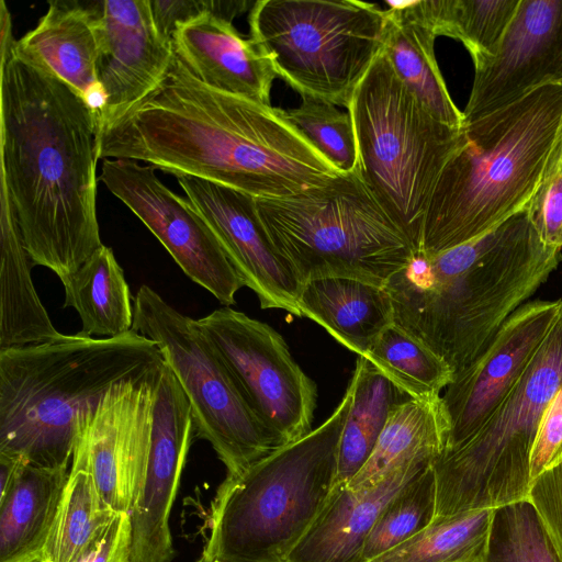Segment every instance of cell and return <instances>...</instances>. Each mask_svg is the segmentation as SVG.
Returning a JSON list of instances; mask_svg holds the SVG:
<instances>
[{
  "label": "cell",
  "instance_id": "6da1fadb",
  "mask_svg": "<svg viewBox=\"0 0 562 562\" xmlns=\"http://www.w3.org/2000/svg\"><path fill=\"white\" fill-rule=\"evenodd\" d=\"M98 156L140 160L257 199L294 196L340 173L285 110L204 85L176 53L158 86L100 130Z\"/></svg>",
  "mask_w": 562,
  "mask_h": 562
},
{
  "label": "cell",
  "instance_id": "7a4b0ae2",
  "mask_svg": "<svg viewBox=\"0 0 562 562\" xmlns=\"http://www.w3.org/2000/svg\"><path fill=\"white\" fill-rule=\"evenodd\" d=\"M0 70L1 189L34 266L64 281L103 245L97 216L98 116L75 89L15 44Z\"/></svg>",
  "mask_w": 562,
  "mask_h": 562
},
{
  "label": "cell",
  "instance_id": "3957f363",
  "mask_svg": "<svg viewBox=\"0 0 562 562\" xmlns=\"http://www.w3.org/2000/svg\"><path fill=\"white\" fill-rule=\"evenodd\" d=\"M527 211L438 255H416L383 285L393 323L432 350L453 376L488 347L502 325L562 260Z\"/></svg>",
  "mask_w": 562,
  "mask_h": 562
},
{
  "label": "cell",
  "instance_id": "277c9868",
  "mask_svg": "<svg viewBox=\"0 0 562 562\" xmlns=\"http://www.w3.org/2000/svg\"><path fill=\"white\" fill-rule=\"evenodd\" d=\"M161 352L131 330L64 335L0 350V454L68 468L78 423L114 384L159 368Z\"/></svg>",
  "mask_w": 562,
  "mask_h": 562
},
{
  "label": "cell",
  "instance_id": "5b68a950",
  "mask_svg": "<svg viewBox=\"0 0 562 562\" xmlns=\"http://www.w3.org/2000/svg\"><path fill=\"white\" fill-rule=\"evenodd\" d=\"M562 114V83L540 86L462 126L426 211L419 250L431 257L525 210L541 180Z\"/></svg>",
  "mask_w": 562,
  "mask_h": 562
},
{
  "label": "cell",
  "instance_id": "8992f818",
  "mask_svg": "<svg viewBox=\"0 0 562 562\" xmlns=\"http://www.w3.org/2000/svg\"><path fill=\"white\" fill-rule=\"evenodd\" d=\"M352 385L334 413L304 437L236 475L211 505L200 562H286L337 484L338 450Z\"/></svg>",
  "mask_w": 562,
  "mask_h": 562
},
{
  "label": "cell",
  "instance_id": "52a82bcc",
  "mask_svg": "<svg viewBox=\"0 0 562 562\" xmlns=\"http://www.w3.org/2000/svg\"><path fill=\"white\" fill-rule=\"evenodd\" d=\"M255 199L271 240L302 283L345 277L383 286L417 254L358 168L294 196Z\"/></svg>",
  "mask_w": 562,
  "mask_h": 562
},
{
  "label": "cell",
  "instance_id": "ba28073f",
  "mask_svg": "<svg viewBox=\"0 0 562 562\" xmlns=\"http://www.w3.org/2000/svg\"><path fill=\"white\" fill-rule=\"evenodd\" d=\"M347 109L360 175L418 252L429 200L442 168L463 142L462 127L432 116L382 50Z\"/></svg>",
  "mask_w": 562,
  "mask_h": 562
},
{
  "label": "cell",
  "instance_id": "9c48e42d",
  "mask_svg": "<svg viewBox=\"0 0 562 562\" xmlns=\"http://www.w3.org/2000/svg\"><path fill=\"white\" fill-rule=\"evenodd\" d=\"M561 385L562 307L503 403L472 437L434 460L436 517L528 498L532 447L542 415Z\"/></svg>",
  "mask_w": 562,
  "mask_h": 562
},
{
  "label": "cell",
  "instance_id": "30bf717a",
  "mask_svg": "<svg viewBox=\"0 0 562 562\" xmlns=\"http://www.w3.org/2000/svg\"><path fill=\"white\" fill-rule=\"evenodd\" d=\"M250 38L301 97L348 106L382 50L385 10L357 0H259Z\"/></svg>",
  "mask_w": 562,
  "mask_h": 562
},
{
  "label": "cell",
  "instance_id": "8fae6325",
  "mask_svg": "<svg viewBox=\"0 0 562 562\" xmlns=\"http://www.w3.org/2000/svg\"><path fill=\"white\" fill-rule=\"evenodd\" d=\"M133 330L159 348L188 398L196 436L211 443L227 475L243 472L282 447L247 404L195 319L146 284L134 299Z\"/></svg>",
  "mask_w": 562,
  "mask_h": 562
},
{
  "label": "cell",
  "instance_id": "7c38bea8",
  "mask_svg": "<svg viewBox=\"0 0 562 562\" xmlns=\"http://www.w3.org/2000/svg\"><path fill=\"white\" fill-rule=\"evenodd\" d=\"M245 401L282 446L312 429L317 389L270 325L223 306L195 319Z\"/></svg>",
  "mask_w": 562,
  "mask_h": 562
},
{
  "label": "cell",
  "instance_id": "4fadbf2b",
  "mask_svg": "<svg viewBox=\"0 0 562 562\" xmlns=\"http://www.w3.org/2000/svg\"><path fill=\"white\" fill-rule=\"evenodd\" d=\"M162 366L114 384L78 423L70 467L116 513H130L145 476Z\"/></svg>",
  "mask_w": 562,
  "mask_h": 562
},
{
  "label": "cell",
  "instance_id": "5bb4252c",
  "mask_svg": "<svg viewBox=\"0 0 562 562\" xmlns=\"http://www.w3.org/2000/svg\"><path fill=\"white\" fill-rule=\"evenodd\" d=\"M100 180L156 236L186 276L224 306L245 286L209 224L182 196L132 159H103Z\"/></svg>",
  "mask_w": 562,
  "mask_h": 562
},
{
  "label": "cell",
  "instance_id": "9a60e30c",
  "mask_svg": "<svg viewBox=\"0 0 562 562\" xmlns=\"http://www.w3.org/2000/svg\"><path fill=\"white\" fill-rule=\"evenodd\" d=\"M562 307V299L522 304L486 350L453 376L441 395L449 430L443 451L472 437L521 378ZM442 451V452H443Z\"/></svg>",
  "mask_w": 562,
  "mask_h": 562
},
{
  "label": "cell",
  "instance_id": "2e32d148",
  "mask_svg": "<svg viewBox=\"0 0 562 562\" xmlns=\"http://www.w3.org/2000/svg\"><path fill=\"white\" fill-rule=\"evenodd\" d=\"M176 178L211 227L244 285L257 295L261 308H280L301 317L302 282L271 240L256 199L194 177Z\"/></svg>",
  "mask_w": 562,
  "mask_h": 562
},
{
  "label": "cell",
  "instance_id": "e0dca14e",
  "mask_svg": "<svg viewBox=\"0 0 562 562\" xmlns=\"http://www.w3.org/2000/svg\"><path fill=\"white\" fill-rule=\"evenodd\" d=\"M196 436L188 398L165 363L154 411L151 441L144 480L128 513L131 562H171L169 527L187 456Z\"/></svg>",
  "mask_w": 562,
  "mask_h": 562
},
{
  "label": "cell",
  "instance_id": "ac0fdd59",
  "mask_svg": "<svg viewBox=\"0 0 562 562\" xmlns=\"http://www.w3.org/2000/svg\"><path fill=\"white\" fill-rule=\"evenodd\" d=\"M474 68L464 123L562 83V0H521L497 53Z\"/></svg>",
  "mask_w": 562,
  "mask_h": 562
},
{
  "label": "cell",
  "instance_id": "d6986e66",
  "mask_svg": "<svg viewBox=\"0 0 562 562\" xmlns=\"http://www.w3.org/2000/svg\"><path fill=\"white\" fill-rule=\"evenodd\" d=\"M98 81L106 97L100 130L148 95L175 57L154 22L149 0L101 1Z\"/></svg>",
  "mask_w": 562,
  "mask_h": 562
},
{
  "label": "cell",
  "instance_id": "ffe728a7",
  "mask_svg": "<svg viewBox=\"0 0 562 562\" xmlns=\"http://www.w3.org/2000/svg\"><path fill=\"white\" fill-rule=\"evenodd\" d=\"M176 55L204 85L263 103L277 72L270 58L251 38H244L231 21L205 12L172 35Z\"/></svg>",
  "mask_w": 562,
  "mask_h": 562
},
{
  "label": "cell",
  "instance_id": "44dd1931",
  "mask_svg": "<svg viewBox=\"0 0 562 562\" xmlns=\"http://www.w3.org/2000/svg\"><path fill=\"white\" fill-rule=\"evenodd\" d=\"M432 462L416 460L362 490L337 483L286 562H361L364 541L383 508Z\"/></svg>",
  "mask_w": 562,
  "mask_h": 562
},
{
  "label": "cell",
  "instance_id": "7402d4cb",
  "mask_svg": "<svg viewBox=\"0 0 562 562\" xmlns=\"http://www.w3.org/2000/svg\"><path fill=\"white\" fill-rule=\"evenodd\" d=\"M100 12L101 1H49L47 12L15 47L86 99L100 85Z\"/></svg>",
  "mask_w": 562,
  "mask_h": 562
},
{
  "label": "cell",
  "instance_id": "603a6c76",
  "mask_svg": "<svg viewBox=\"0 0 562 562\" xmlns=\"http://www.w3.org/2000/svg\"><path fill=\"white\" fill-rule=\"evenodd\" d=\"M301 317L322 326L335 340L363 357L393 324V306L384 286L359 279L324 277L302 283Z\"/></svg>",
  "mask_w": 562,
  "mask_h": 562
},
{
  "label": "cell",
  "instance_id": "cb8c5ba5",
  "mask_svg": "<svg viewBox=\"0 0 562 562\" xmlns=\"http://www.w3.org/2000/svg\"><path fill=\"white\" fill-rule=\"evenodd\" d=\"M387 4L382 52L394 72L432 116L461 128L463 112L447 89L435 55L437 35L423 16L418 2Z\"/></svg>",
  "mask_w": 562,
  "mask_h": 562
},
{
  "label": "cell",
  "instance_id": "d4e9b609",
  "mask_svg": "<svg viewBox=\"0 0 562 562\" xmlns=\"http://www.w3.org/2000/svg\"><path fill=\"white\" fill-rule=\"evenodd\" d=\"M68 476V468L22 464L0 495V562H40Z\"/></svg>",
  "mask_w": 562,
  "mask_h": 562
},
{
  "label": "cell",
  "instance_id": "484cf974",
  "mask_svg": "<svg viewBox=\"0 0 562 562\" xmlns=\"http://www.w3.org/2000/svg\"><path fill=\"white\" fill-rule=\"evenodd\" d=\"M0 228V350L56 338L61 333L37 295L31 276L34 263L3 189Z\"/></svg>",
  "mask_w": 562,
  "mask_h": 562
},
{
  "label": "cell",
  "instance_id": "4316f807",
  "mask_svg": "<svg viewBox=\"0 0 562 562\" xmlns=\"http://www.w3.org/2000/svg\"><path fill=\"white\" fill-rule=\"evenodd\" d=\"M448 430L441 397L430 402L408 398L397 404L369 460L347 485L352 490L370 487L416 460H435L445 449Z\"/></svg>",
  "mask_w": 562,
  "mask_h": 562
},
{
  "label": "cell",
  "instance_id": "83f0119b",
  "mask_svg": "<svg viewBox=\"0 0 562 562\" xmlns=\"http://www.w3.org/2000/svg\"><path fill=\"white\" fill-rule=\"evenodd\" d=\"M64 307H72L86 337H116L133 330L134 299L113 250L102 245L66 280Z\"/></svg>",
  "mask_w": 562,
  "mask_h": 562
},
{
  "label": "cell",
  "instance_id": "f1b7e54d",
  "mask_svg": "<svg viewBox=\"0 0 562 562\" xmlns=\"http://www.w3.org/2000/svg\"><path fill=\"white\" fill-rule=\"evenodd\" d=\"M350 383L337 467V483L347 484L369 460L392 409L409 398L366 357H358Z\"/></svg>",
  "mask_w": 562,
  "mask_h": 562
},
{
  "label": "cell",
  "instance_id": "f546056e",
  "mask_svg": "<svg viewBox=\"0 0 562 562\" xmlns=\"http://www.w3.org/2000/svg\"><path fill=\"white\" fill-rule=\"evenodd\" d=\"M521 0H423L420 12L437 36L460 41L474 66L493 57Z\"/></svg>",
  "mask_w": 562,
  "mask_h": 562
},
{
  "label": "cell",
  "instance_id": "4dcf8cb0",
  "mask_svg": "<svg viewBox=\"0 0 562 562\" xmlns=\"http://www.w3.org/2000/svg\"><path fill=\"white\" fill-rule=\"evenodd\" d=\"M116 514L104 503L91 474L70 467L40 562H75Z\"/></svg>",
  "mask_w": 562,
  "mask_h": 562
},
{
  "label": "cell",
  "instance_id": "1f68e13d",
  "mask_svg": "<svg viewBox=\"0 0 562 562\" xmlns=\"http://www.w3.org/2000/svg\"><path fill=\"white\" fill-rule=\"evenodd\" d=\"M493 510L435 517L414 537L368 562H481Z\"/></svg>",
  "mask_w": 562,
  "mask_h": 562
},
{
  "label": "cell",
  "instance_id": "d6a6232c",
  "mask_svg": "<svg viewBox=\"0 0 562 562\" xmlns=\"http://www.w3.org/2000/svg\"><path fill=\"white\" fill-rule=\"evenodd\" d=\"M363 357L409 398L419 402L440 398L453 380L451 368L441 358L394 323Z\"/></svg>",
  "mask_w": 562,
  "mask_h": 562
},
{
  "label": "cell",
  "instance_id": "836d02e7",
  "mask_svg": "<svg viewBox=\"0 0 562 562\" xmlns=\"http://www.w3.org/2000/svg\"><path fill=\"white\" fill-rule=\"evenodd\" d=\"M435 517L436 480L430 465L383 508L364 541L361 562H368L411 539Z\"/></svg>",
  "mask_w": 562,
  "mask_h": 562
},
{
  "label": "cell",
  "instance_id": "e575fe53",
  "mask_svg": "<svg viewBox=\"0 0 562 562\" xmlns=\"http://www.w3.org/2000/svg\"><path fill=\"white\" fill-rule=\"evenodd\" d=\"M481 562H562L532 503L526 498L493 510Z\"/></svg>",
  "mask_w": 562,
  "mask_h": 562
},
{
  "label": "cell",
  "instance_id": "d590c367",
  "mask_svg": "<svg viewBox=\"0 0 562 562\" xmlns=\"http://www.w3.org/2000/svg\"><path fill=\"white\" fill-rule=\"evenodd\" d=\"M285 114L340 173L358 168V148L349 112L331 103L302 97L300 105L285 110Z\"/></svg>",
  "mask_w": 562,
  "mask_h": 562
},
{
  "label": "cell",
  "instance_id": "8d00e7d4",
  "mask_svg": "<svg viewBox=\"0 0 562 562\" xmlns=\"http://www.w3.org/2000/svg\"><path fill=\"white\" fill-rule=\"evenodd\" d=\"M528 499L537 509L562 561V459L531 482Z\"/></svg>",
  "mask_w": 562,
  "mask_h": 562
},
{
  "label": "cell",
  "instance_id": "74e56055",
  "mask_svg": "<svg viewBox=\"0 0 562 562\" xmlns=\"http://www.w3.org/2000/svg\"><path fill=\"white\" fill-rule=\"evenodd\" d=\"M562 459V385L548 404L530 458L531 482Z\"/></svg>",
  "mask_w": 562,
  "mask_h": 562
},
{
  "label": "cell",
  "instance_id": "f35d334b",
  "mask_svg": "<svg viewBox=\"0 0 562 562\" xmlns=\"http://www.w3.org/2000/svg\"><path fill=\"white\" fill-rule=\"evenodd\" d=\"M75 562H131V520L117 513L104 532Z\"/></svg>",
  "mask_w": 562,
  "mask_h": 562
},
{
  "label": "cell",
  "instance_id": "ab89813d",
  "mask_svg": "<svg viewBox=\"0 0 562 562\" xmlns=\"http://www.w3.org/2000/svg\"><path fill=\"white\" fill-rule=\"evenodd\" d=\"M159 33L172 41V35L183 24L205 12H213V0H149Z\"/></svg>",
  "mask_w": 562,
  "mask_h": 562
},
{
  "label": "cell",
  "instance_id": "60d3db41",
  "mask_svg": "<svg viewBox=\"0 0 562 562\" xmlns=\"http://www.w3.org/2000/svg\"><path fill=\"white\" fill-rule=\"evenodd\" d=\"M541 182L554 188L562 189V114L547 158Z\"/></svg>",
  "mask_w": 562,
  "mask_h": 562
},
{
  "label": "cell",
  "instance_id": "b9f144b4",
  "mask_svg": "<svg viewBox=\"0 0 562 562\" xmlns=\"http://www.w3.org/2000/svg\"><path fill=\"white\" fill-rule=\"evenodd\" d=\"M1 61L8 59L12 53L15 41L12 36L11 18L5 2L1 1Z\"/></svg>",
  "mask_w": 562,
  "mask_h": 562
}]
</instances>
